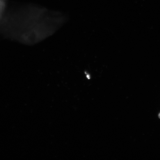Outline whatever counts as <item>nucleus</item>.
<instances>
[{"label": "nucleus", "instance_id": "obj_1", "mask_svg": "<svg viewBox=\"0 0 160 160\" xmlns=\"http://www.w3.org/2000/svg\"><path fill=\"white\" fill-rule=\"evenodd\" d=\"M159 118H160V113H159Z\"/></svg>", "mask_w": 160, "mask_h": 160}]
</instances>
